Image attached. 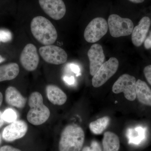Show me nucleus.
Masks as SVG:
<instances>
[{
	"instance_id": "f257e3e1",
	"label": "nucleus",
	"mask_w": 151,
	"mask_h": 151,
	"mask_svg": "<svg viewBox=\"0 0 151 151\" xmlns=\"http://www.w3.org/2000/svg\"><path fill=\"white\" fill-rule=\"evenodd\" d=\"M30 29L34 37L43 45H52L57 39L56 29L51 22L44 17L34 18L31 22Z\"/></svg>"
},
{
	"instance_id": "f03ea898",
	"label": "nucleus",
	"mask_w": 151,
	"mask_h": 151,
	"mask_svg": "<svg viewBox=\"0 0 151 151\" xmlns=\"http://www.w3.org/2000/svg\"><path fill=\"white\" fill-rule=\"evenodd\" d=\"M85 139L83 129L76 124H69L65 127L60 135L59 151H81Z\"/></svg>"
},
{
	"instance_id": "7ed1b4c3",
	"label": "nucleus",
	"mask_w": 151,
	"mask_h": 151,
	"mask_svg": "<svg viewBox=\"0 0 151 151\" xmlns=\"http://www.w3.org/2000/svg\"><path fill=\"white\" fill-rule=\"evenodd\" d=\"M30 109L27 114V121L35 126L44 124L50 116L49 108L43 103L42 95L37 92H32L28 100Z\"/></svg>"
},
{
	"instance_id": "20e7f679",
	"label": "nucleus",
	"mask_w": 151,
	"mask_h": 151,
	"mask_svg": "<svg viewBox=\"0 0 151 151\" xmlns=\"http://www.w3.org/2000/svg\"><path fill=\"white\" fill-rule=\"evenodd\" d=\"M108 23L110 34L114 37L129 35L134 29L132 20L121 17L116 14L109 16Z\"/></svg>"
},
{
	"instance_id": "39448f33",
	"label": "nucleus",
	"mask_w": 151,
	"mask_h": 151,
	"mask_svg": "<svg viewBox=\"0 0 151 151\" xmlns=\"http://www.w3.org/2000/svg\"><path fill=\"white\" fill-rule=\"evenodd\" d=\"M108 29V23L105 19L102 17L95 18L85 28L84 39L89 43H95L106 34Z\"/></svg>"
},
{
	"instance_id": "423d86ee",
	"label": "nucleus",
	"mask_w": 151,
	"mask_h": 151,
	"mask_svg": "<svg viewBox=\"0 0 151 151\" xmlns=\"http://www.w3.org/2000/svg\"><path fill=\"white\" fill-rule=\"evenodd\" d=\"M119 66L118 60L111 57L104 62L92 79V84L94 87H99L105 84L116 73Z\"/></svg>"
},
{
	"instance_id": "0eeeda50",
	"label": "nucleus",
	"mask_w": 151,
	"mask_h": 151,
	"mask_svg": "<svg viewBox=\"0 0 151 151\" xmlns=\"http://www.w3.org/2000/svg\"><path fill=\"white\" fill-rule=\"evenodd\" d=\"M136 78L128 74L121 76L113 84L112 91L115 94L124 93L127 100L134 101L136 99Z\"/></svg>"
},
{
	"instance_id": "6e6552de",
	"label": "nucleus",
	"mask_w": 151,
	"mask_h": 151,
	"mask_svg": "<svg viewBox=\"0 0 151 151\" xmlns=\"http://www.w3.org/2000/svg\"><path fill=\"white\" fill-rule=\"evenodd\" d=\"M41 57L45 62L53 65H60L67 61L68 55L66 52L56 45H44L39 50Z\"/></svg>"
},
{
	"instance_id": "1a4fd4ad",
	"label": "nucleus",
	"mask_w": 151,
	"mask_h": 151,
	"mask_svg": "<svg viewBox=\"0 0 151 151\" xmlns=\"http://www.w3.org/2000/svg\"><path fill=\"white\" fill-rule=\"evenodd\" d=\"M19 60L26 70L32 71L36 70L39 63L40 57L35 45L31 43L27 45L21 53Z\"/></svg>"
},
{
	"instance_id": "9d476101",
	"label": "nucleus",
	"mask_w": 151,
	"mask_h": 151,
	"mask_svg": "<svg viewBox=\"0 0 151 151\" xmlns=\"http://www.w3.org/2000/svg\"><path fill=\"white\" fill-rule=\"evenodd\" d=\"M44 12L52 19L58 20L66 13V6L63 0H39Z\"/></svg>"
},
{
	"instance_id": "9b49d317",
	"label": "nucleus",
	"mask_w": 151,
	"mask_h": 151,
	"mask_svg": "<svg viewBox=\"0 0 151 151\" xmlns=\"http://www.w3.org/2000/svg\"><path fill=\"white\" fill-rule=\"evenodd\" d=\"M27 130V124L24 121L17 120L4 129L2 137L6 142H13L23 137Z\"/></svg>"
},
{
	"instance_id": "f8f14e48",
	"label": "nucleus",
	"mask_w": 151,
	"mask_h": 151,
	"mask_svg": "<svg viewBox=\"0 0 151 151\" xmlns=\"http://www.w3.org/2000/svg\"><path fill=\"white\" fill-rule=\"evenodd\" d=\"M89 60L90 73L93 76L104 63L105 54L103 47L99 44H94L87 52Z\"/></svg>"
},
{
	"instance_id": "ddd939ff",
	"label": "nucleus",
	"mask_w": 151,
	"mask_h": 151,
	"mask_svg": "<svg viewBox=\"0 0 151 151\" xmlns=\"http://www.w3.org/2000/svg\"><path fill=\"white\" fill-rule=\"evenodd\" d=\"M151 23L150 18L145 17L141 19L138 25L134 28L132 33V40L135 46H140L145 40Z\"/></svg>"
},
{
	"instance_id": "4468645a",
	"label": "nucleus",
	"mask_w": 151,
	"mask_h": 151,
	"mask_svg": "<svg viewBox=\"0 0 151 151\" xmlns=\"http://www.w3.org/2000/svg\"><path fill=\"white\" fill-rule=\"evenodd\" d=\"M6 102L9 105L18 108H23L25 106L26 99L17 88L9 86L5 92Z\"/></svg>"
},
{
	"instance_id": "2eb2a0df",
	"label": "nucleus",
	"mask_w": 151,
	"mask_h": 151,
	"mask_svg": "<svg viewBox=\"0 0 151 151\" xmlns=\"http://www.w3.org/2000/svg\"><path fill=\"white\" fill-rule=\"evenodd\" d=\"M46 93L49 101L53 105H62L67 101L66 94L56 85L53 84L47 85L46 87Z\"/></svg>"
},
{
	"instance_id": "dca6fc26",
	"label": "nucleus",
	"mask_w": 151,
	"mask_h": 151,
	"mask_svg": "<svg viewBox=\"0 0 151 151\" xmlns=\"http://www.w3.org/2000/svg\"><path fill=\"white\" fill-rule=\"evenodd\" d=\"M136 97L144 105L151 106V89L147 83L138 79L136 84Z\"/></svg>"
},
{
	"instance_id": "f3484780",
	"label": "nucleus",
	"mask_w": 151,
	"mask_h": 151,
	"mask_svg": "<svg viewBox=\"0 0 151 151\" xmlns=\"http://www.w3.org/2000/svg\"><path fill=\"white\" fill-rule=\"evenodd\" d=\"M17 63H11L0 66V82L10 81L16 78L19 73Z\"/></svg>"
},
{
	"instance_id": "a211bd4d",
	"label": "nucleus",
	"mask_w": 151,
	"mask_h": 151,
	"mask_svg": "<svg viewBox=\"0 0 151 151\" xmlns=\"http://www.w3.org/2000/svg\"><path fill=\"white\" fill-rule=\"evenodd\" d=\"M103 151H119L120 147L118 136L112 132H105L103 141Z\"/></svg>"
},
{
	"instance_id": "6ab92c4d",
	"label": "nucleus",
	"mask_w": 151,
	"mask_h": 151,
	"mask_svg": "<svg viewBox=\"0 0 151 151\" xmlns=\"http://www.w3.org/2000/svg\"><path fill=\"white\" fill-rule=\"evenodd\" d=\"M127 136L129 143L138 145L145 137V129L141 127H136L134 129H129L127 131Z\"/></svg>"
},
{
	"instance_id": "aec40b11",
	"label": "nucleus",
	"mask_w": 151,
	"mask_h": 151,
	"mask_svg": "<svg viewBox=\"0 0 151 151\" xmlns=\"http://www.w3.org/2000/svg\"><path fill=\"white\" fill-rule=\"evenodd\" d=\"M110 121V118L108 116L100 118L89 124V129L93 134L96 135L100 134L106 129L109 125Z\"/></svg>"
},
{
	"instance_id": "412c9836",
	"label": "nucleus",
	"mask_w": 151,
	"mask_h": 151,
	"mask_svg": "<svg viewBox=\"0 0 151 151\" xmlns=\"http://www.w3.org/2000/svg\"><path fill=\"white\" fill-rule=\"evenodd\" d=\"M2 118L4 122L12 123L17 121V115L13 109L8 108L2 113Z\"/></svg>"
},
{
	"instance_id": "4be33fe9",
	"label": "nucleus",
	"mask_w": 151,
	"mask_h": 151,
	"mask_svg": "<svg viewBox=\"0 0 151 151\" xmlns=\"http://www.w3.org/2000/svg\"><path fill=\"white\" fill-rule=\"evenodd\" d=\"M12 36L7 29H0V42H8L12 40Z\"/></svg>"
},
{
	"instance_id": "5701e85b",
	"label": "nucleus",
	"mask_w": 151,
	"mask_h": 151,
	"mask_svg": "<svg viewBox=\"0 0 151 151\" xmlns=\"http://www.w3.org/2000/svg\"><path fill=\"white\" fill-rule=\"evenodd\" d=\"M81 151H102L100 144L97 141H92L89 147L86 146L82 149Z\"/></svg>"
},
{
	"instance_id": "b1692460",
	"label": "nucleus",
	"mask_w": 151,
	"mask_h": 151,
	"mask_svg": "<svg viewBox=\"0 0 151 151\" xmlns=\"http://www.w3.org/2000/svg\"><path fill=\"white\" fill-rule=\"evenodd\" d=\"M144 73L146 79L151 85V65H147L145 68Z\"/></svg>"
},
{
	"instance_id": "393cba45",
	"label": "nucleus",
	"mask_w": 151,
	"mask_h": 151,
	"mask_svg": "<svg viewBox=\"0 0 151 151\" xmlns=\"http://www.w3.org/2000/svg\"><path fill=\"white\" fill-rule=\"evenodd\" d=\"M0 151H22L12 146L5 145L3 146L0 148Z\"/></svg>"
},
{
	"instance_id": "a878e982",
	"label": "nucleus",
	"mask_w": 151,
	"mask_h": 151,
	"mask_svg": "<svg viewBox=\"0 0 151 151\" xmlns=\"http://www.w3.org/2000/svg\"><path fill=\"white\" fill-rule=\"evenodd\" d=\"M70 67L73 73L76 74V76L80 75V69L78 65L74 64H71L70 65Z\"/></svg>"
},
{
	"instance_id": "bb28decb",
	"label": "nucleus",
	"mask_w": 151,
	"mask_h": 151,
	"mask_svg": "<svg viewBox=\"0 0 151 151\" xmlns=\"http://www.w3.org/2000/svg\"><path fill=\"white\" fill-rule=\"evenodd\" d=\"M63 79L65 83L69 85H72L75 84V79L73 76H65L63 77Z\"/></svg>"
},
{
	"instance_id": "cd10ccee",
	"label": "nucleus",
	"mask_w": 151,
	"mask_h": 151,
	"mask_svg": "<svg viewBox=\"0 0 151 151\" xmlns=\"http://www.w3.org/2000/svg\"><path fill=\"white\" fill-rule=\"evenodd\" d=\"M145 47L147 49L151 48V32L150 33V35L147 38H146L145 40Z\"/></svg>"
},
{
	"instance_id": "c85d7f7f",
	"label": "nucleus",
	"mask_w": 151,
	"mask_h": 151,
	"mask_svg": "<svg viewBox=\"0 0 151 151\" xmlns=\"http://www.w3.org/2000/svg\"><path fill=\"white\" fill-rule=\"evenodd\" d=\"M4 120L2 118V113L0 111V128L3 126L4 124Z\"/></svg>"
},
{
	"instance_id": "c756f323",
	"label": "nucleus",
	"mask_w": 151,
	"mask_h": 151,
	"mask_svg": "<svg viewBox=\"0 0 151 151\" xmlns=\"http://www.w3.org/2000/svg\"><path fill=\"white\" fill-rule=\"evenodd\" d=\"M130 1L132 2L139 4V3H142L145 1V0H129Z\"/></svg>"
},
{
	"instance_id": "7c9ffc66",
	"label": "nucleus",
	"mask_w": 151,
	"mask_h": 151,
	"mask_svg": "<svg viewBox=\"0 0 151 151\" xmlns=\"http://www.w3.org/2000/svg\"><path fill=\"white\" fill-rule=\"evenodd\" d=\"M3 100V94H2L1 92H0V106L1 105L2 103Z\"/></svg>"
},
{
	"instance_id": "2f4dec72",
	"label": "nucleus",
	"mask_w": 151,
	"mask_h": 151,
	"mask_svg": "<svg viewBox=\"0 0 151 151\" xmlns=\"http://www.w3.org/2000/svg\"><path fill=\"white\" fill-rule=\"evenodd\" d=\"M5 60V59L1 55H0V63L4 62Z\"/></svg>"
},
{
	"instance_id": "473e14b6",
	"label": "nucleus",
	"mask_w": 151,
	"mask_h": 151,
	"mask_svg": "<svg viewBox=\"0 0 151 151\" xmlns=\"http://www.w3.org/2000/svg\"><path fill=\"white\" fill-rule=\"evenodd\" d=\"M2 142V137L1 135V134H0V145H1V143Z\"/></svg>"
}]
</instances>
